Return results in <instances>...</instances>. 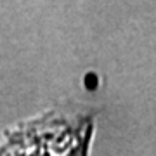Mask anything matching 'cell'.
I'll return each mask as SVG.
<instances>
[{"label":"cell","mask_w":156,"mask_h":156,"mask_svg":"<svg viewBox=\"0 0 156 156\" xmlns=\"http://www.w3.org/2000/svg\"><path fill=\"white\" fill-rule=\"evenodd\" d=\"M92 134V115L56 109L11 128L0 156H89Z\"/></svg>","instance_id":"6da1fadb"}]
</instances>
